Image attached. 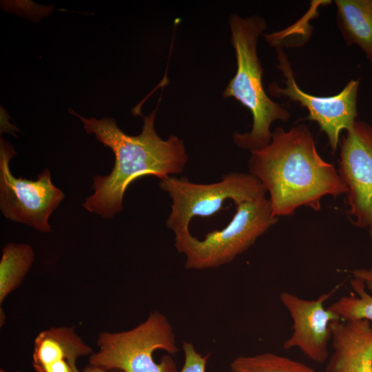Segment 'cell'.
<instances>
[{
	"instance_id": "7c38bea8",
	"label": "cell",
	"mask_w": 372,
	"mask_h": 372,
	"mask_svg": "<svg viewBox=\"0 0 372 372\" xmlns=\"http://www.w3.org/2000/svg\"><path fill=\"white\" fill-rule=\"evenodd\" d=\"M93 353L74 327H51L41 331L34 339L32 366L36 372H39L64 362L76 364L79 358Z\"/></svg>"
},
{
	"instance_id": "8992f818",
	"label": "cell",
	"mask_w": 372,
	"mask_h": 372,
	"mask_svg": "<svg viewBox=\"0 0 372 372\" xmlns=\"http://www.w3.org/2000/svg\"><path fill=\"white\" fill-rule=\"evenodd\" d=\"M159 187L172 201L166 225L174 234L189 230V225L196 216L215 214L227 200L236 205L266 194L258 179L245 173H229L219 182L209 184L169 176L161 180Z\"/></svg>"
},
{
	"instance_id": "9a60e30c",
	"label": "cell",
	"mask_w": 372,
	"mask_h": 372,
	"mask_svg": "<svg viewBox=\"0 0 372 372\" xmlns=\"http://www.w3.org/2000/svg\"><path fill=\"white\" fill-rule=\"evenodd\" d=\"M230 369L232 372H316L302 362L269 352L237 357Z\"/></svg>"
},
{
	"instance_id": "4fadbf2b",
	"label": "cell",
	"mask_w": 372,
	"mask_h": 372,
	"mask_svg": "<svg viewBox=\"0 0 372 372\" xmlns=\"http://www.w3.org/2000/svg\"><path fill=\"white\" fill-rule=\"evenodd\" d=\"M335 4L345 43L358 45L372 65V0H336Z\"/></svg>"
},
{
	"instance_id": "ba28073f",
	"label": "cell",
	"mask_w": 372,
	"mask_h": 372,
	"mask_svg": "<svg viewBox=\"0 0 372 372\" xmlns=\"http://www.w3.org/2000/svg\"><path fill=\"white\" fill-rule=\"evenodd\" d=\"M277 68L284 76L285 87L273 82L268 90L271 96L285 97L298 103L309 112L307 119L318 123L321 131L327 136L332 153L340 143L343 130H351L357 121V99L359 80H350L337 94L319 96L302 90L298 85L287 54L281 47H276Z\"/></svg>"
},
{
	"instance_id": "5b68a950",
	"label": "cell",
	"mask_w": 372,
	"mask_h": 372,
	"mask_svg": "<svg viewBox=\"0 0 372 372\" xmlns=\"http://www.w3.org/2000/svg\"><path fill=\"white\" fill-rule=\"evenodd\" d=\"M96 345L98 351L89 356L90 365L123 372H177L176 363L169 355H164L159 363L154 360L156 350L171 355L178 351L171 324L158 311L130 330L101 332Z\"/></svg>"
},
{
	"instance_id": "ffe728a7",
	"label": "cell",
	"mask_w": 372,
	"mask_h": 372,
	"mask_svg": "<svg viewBox=\"0 0 372 372\" xmlns=\"http://www.w3.org/2000/svg\"><path fill=\"white\" fill-rule=\"evenodd\" d=\"M0 372H8V371H6V370L3 369H0ZM17 372H21V371H17Z\"/></svg>"
},
{
	"instance_id": "3957f363",
	"label": "cell",
	"mask_w": 372,
	"mask_h": 372,
	"mask_svg": "<svg viewBox=\"0 0 372 372\" xmlns=\"http://www.w3.org/2000/svg\"><path fill=\"white\" fill-rule=\"evenodd\" d=\"M229 24L237 69L223 94L225 98L236 99L251 114V130L233 135L238 147L251 152L267 146L272 136L271 124L276 121H286L291 114L270 99L262 84L264 70L258 56L257 44L266 29L265 19L258 15L244 18L232 14Z\"/></svg>"
},
{
	"instance_id": "52a82bcc",
	"label": "cell",
	"mask_w": 372,
	"mask_h": 372,
	"mask_svg": "<svg viewBox=\"0 0 372 372\" xmlns=\"http://www.w3.org/2000/svg\"><path fill=\"white\" fill-rule=\"evenodd\" d=\"M15 154L13 147L1 138L0 209L2 214L8 219L33 227L39 231L50 232L49 217L64 198V194L52 183L48 169L39 174L36 180L14 177L9 165Z\"/></svg>"
},
{
	"instance_id": "2e32d148",
	"label": "cell",
	"mask_w": 372,
	"mask_h": 372,
	"mask_svg": "<svg viewBox=\"0 0 372 372\" xmlns=\"http://www.w3.org/2000/svg\"><path fill=\"white\" fill-rule=\"evenodd\" d=\"M351 285L357 296L341 297L328 309L341 320H366L372 324V296L365 290L364 282L360 278L353 277Z\"/></svg>"
},
{
	"instance_id": "d6986e66",
	"label": "cell",
	"mask_w": 372,
	"mask_h": 372,
	"mask_svg": "<svg viewBox=\"0 0 372 372\" xmlns=\"http://www.w3.org/2000/svg\"><path fill=\"white\" fill-rule=\"evenodd\" d=\"M74 372H123L118 369H106L96 366L89 364L83 370L80 371L76 366L74 369Z\"/></svg>"
},
{
	"instance_id": "6da1fadb",
	"label": "cell",
	"mask_w": 372,
	"mask_h": 372,
	"mask_svg": "<svg viewBox=\"0 0 372 372\" xmlns=\"http://www.w3.org/2000/svg\"><path fill=\"white\" fill-rule=\"evenodd\" d=\"M250 152L249 174L269 192L275 217L293 215L301 206L319 211L324 196L335 198L347 192L333 165L319 155L304 124L289 130L277 127L267 146Z\"/></svg>"
},
{
	"instance_id": "5bb4252c",
	"label": "cell",
	"mask_w": 372,
	"mask_h": 372,
	"mask_svg": "<svg viewBox=\"0 0 372 372\" xmlns=\"http://www.w3.org/2000/svg\"><path fill=\"white\" fill-rule=\"evenodd\" d=\"M34 260L32 247L9 242L2 249L0 260V304L23 282Z\"/></svg>"
},
{
	"instance_id": "e0dca14e",
	"label": "cell",
	"mask_w": 372,
	"mask_h": 372,
	"mask_svg": "<svg viewBox=\"0 0 372 372\" xmlns=\"http://www.w3.org/2000/svg\"><path fill=\"white\" fill-rule=\"evenodd\" d=\"M182 348L184 363L180 372H205L209 354L203 355L188 342H184Z\"/></svg>"
},
{
	"instance_id": "8fae6325",
	"label": "cell",
	"mask_w": 372,
	"mask_h": 372,
	"mask_svg": "<svg viewBox=\"0 0 372 372\" xmlns=\"http://www.w3.org/2000/svg\"><path fill=\"white\" fill-rule=\"evenodd\" d=\"M333 353L324 372H372V325L366 320L331 324Z\"/></svg>"
},
{
	"instance_id": "ac0fdd59",
	"label": "cell",
	"mask_w": 372,
	"mask_h": 372,
	"mask_svg": "<svg viewBox=\"0 0 372 372\" xmlns=\"http://www.w3.org/2000/svg\"><path fill=\"white\" fill-rule=\"evenodd\" d=\"M354 278L362 279L365 284L366 288L372 291V269H360L352 271Z\"/></svg>"
},
{
	"instance_id": "277c9868",
	"label": "cell",
	"mask_w": 372,
	"mask_h": 372,
	"mask_svg": "<svg viewBox=\"0 0 372 372\" xmlns=\"http://www.w3.org/2000/svg\"><path fill=\"white\" fill-rule=\"evenodd\" d=\"M278 218L272 214L269 199L262 194L236 205V212L222 229L214 230L202 240L189 230L175 234L174 246L185 256L187 269L203 270L221 267L247 250Z\"/></svg>"
},
{
	"instance_id": "7a4b0ae2",
	"label": "cell",
	"mask_w": 372,
	"mask_h": 372,
	"mask_svg": "<svg viewBox=\"0 0 372 372\" xmlns=\"http://www.w3.org/2000/svg\"><path fill=\"white\" fill-rule=\"evenodd\" d=\"M156 110L143 116L142 131L137 136L125 134L114 118H87L72 112L81 120L86 132L94 134L115 156L110 174L94 177V192L82 205L87 211L111 219L122 210L125 192L136 178L155 176L163 180L184 171L188 160L184 143L176 135L163 140L157 134Z\"/></svg>"
},
{
	"instance_id": "9c48e42d",
	"label": "cell",
	"mask_w": 372,
	"mask_h": 372,
	"mask_svg": "<svg viewBox=\"0 0 372 372\" xmlns=\"http://www.w3.org/2000/svg\"><path fill=\"white\" fill-rule=\"evenodd\" d=\"M339 176L347 188L351 223L372 233V126L357 120L340 143Z\"/></svg>"
},
{
	"instance_id": "30bf717a",
	"label": "cell",
	"mask_w": 372,
	"mask_h": 372,
	"mask_svg": "<svg viewBox=\"0 0 372 372\" xmlns=\"http://www.w3.org/2000/svg\"><path fill=\"white\" fill-rule=\"evenodd\" d=\"M335 287L316 300H305L287 291L280 295L282 304L293 320V333L284 342L283 348H298L311 360L322 364L329 358L328 344L331 339V324L341 320L323 306L324 302L339 288Z\"/></svg>"
}]
</instances>
